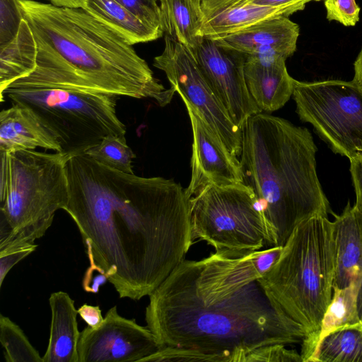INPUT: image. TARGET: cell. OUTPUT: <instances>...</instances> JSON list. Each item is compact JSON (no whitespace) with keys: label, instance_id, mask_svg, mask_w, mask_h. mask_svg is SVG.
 Segmentation results:
<instances>
[{"label":"cell","instance_id":"16","mask_svg":"<svg viewBox=\"0 0 362 362\" xmlns=\"http://www.w3.org/2000/svg\"><path fill=\"white\" fill-rule=\"evenodd\" d=\"M332 221L334 252L333 288L362 279V212L348 202Z\"/></svg>","mask_w":362,"mask_h":362},{"label":"cell","instance_id":"29","mask_svg":"<svg viewBox=\"0 0 362 362\" xmlns=\"http://www.w3.org/2000/svg\"><path fill=\"white\" fill-rule=\"evenodd\" d=\"M327 19L344 26H354L359 21L360 8L355 0H325Z\"/></svg>","mask_w":362,"mask_h":362},{"label":"cell","instance_id":"13","mask_svg":"<svg viewBox=\"0 0 362 362\" xmlns=\"http://www.w3.org/2000/svg\"><path fill=\"white\" fill-rule=\"evenodd\" d=\"M190 119L193 142L192 175L185 188L189 199L209 185L230 186L244 183L238 157L232 154L201 113L184 103Z\"/></svg>","mask_w":362,"mask_h":362},{"label":"cell","instance_id":"23","mask_svg":"<svg viewBox=\"0 0 362 362\" xmlns=\"http://www.w3.org/2000/svg\"><path fill=\"white\" fill-rule=\"evenodd\" d=\"M360 322H362V279L344 288H333L332 300L317 333V344L329 332Z\"/></svg>","mask_w":362,"mask_h":362},{"label":"cell","instance_id":"32","mask_svg":"<svg viewBox=\"0 0 362 362\" xmlns=\"http://www.w3.org/2000/svg\"><path fill=\"white\" fill-rule=\"evenodd\" d=\"M245 2L267 7H272L285 10L293 13L303 11L305 5L310 1H319L320 0H243Z\"/></svg>","mask_w":362,"mask_h":362},{"label":"cell","instance_id":"34","mask_svg":"<svg viewBox=\"0 0 362 362\" xmlns=\"http://www.w3.org/2000/svg\"><path fill=\"white\" fill-rule=\"evenodd\" d=\"M78 314L91 328L98 327L104 320L101 310L98 305L85 303L78 309Z\"/></svg>","mask_w":362,"mask_h":362},{"label":"cell","instance_id":"36","mask_svg":"<svg viewBox=\"0 0 362 362\" xmlns=\"http://www.w3.org/2000/svg\"><path fill=\"white\" fill-rule=\"evenodd\" d=\"M54 6L69 8H83L87 0H47Z\"/></svg>","mask_w":362,"mask_h":362},{"label":"cell","instance_id":"20","mask_svg":"<svg viewBox=\"0 0 362 362\" xmlns=\"http://www.w3.org/2000/svg\"><path fill=\"white\" fill-rule=\"evenodd\" d=\"M37 45L23 19L16 35L0 45V95L13 82L32 73L37 65Z\"/></svg>","mask_w":362,"mask_h":362},{"label":"cell","instance_id":"28","mask_svg":"<svg viewBox=\"0 0 362 362\" xmlns=\"http://www.w3.org/2000/svg\"><path fill=\"white\" fill-rule=\"evenodd\" d=\"M303 362L300 354L286 348V345L275 344L258 347L249 352L244 362Z\"/></svg>","mask_w":362,"mask_h":362},{"label":"cell","instance_id":"24","mask_svg":"<svg viewBox=\"0 0 362 362\" xmlns=\"http://www.w3.org/2000/svg\"><path fill=\"white\" fill-rule=\"evenodd\" d=\"M309 362H362V322L340 327L323 337Z\"/></svg>","mask_w":362,"mask_h":362},{"label":"cell","instance_id":"2","mask_svg":"<svg viewBox=\"0 0 362 362\" xmlns=\"http://www.w3.org/2000/svg\"><path fill=\"white\" fill-rule=\"evenodd\" d=\"M147 327L162 347L197 351L211 362H244L266 345L302 342L305 329L238 267L211 254L184 259L148 296Z\"/></svg>","mask_w":362,"mask_h":362},{"label":"cell","instance_id":"3","mask_svg":"<svg viewBox=\"0 0 362 362\" xmlns=\"http://www.w3.org/2000/svg\"><path fill=\"white\" fill-rule=\"evenodd\" d=\"M317 151L307 128L281 117L262 112L243 128L244 184L260 203L275 246H284L305 221L331 212L317 173Z\"/></svg>","mask_w":362,"mask_h":362},{"label":"cell","instance_id":"27","mask_svg":"<svg viewBox=\"0 0 362 362\" xmlns=\"http://www.w3.org/2000/svg\"><path fill=\"white\" fill-rule=\"evenodd\" d=\"M23 20L18 0H0V45L16 35Z\"/></svg>","mask_w":362,"mask_h":362},{"label":"cell","instance_id":"8","mask_svg":"<svg viewBox=\"0 0 362 362\" xmlns=\"http://www.w3.org/2000/svg\"><path fill=\"white\" fill-rule=\"evenodd\" d=\"M189 216L193 241L216 252L240 256L275 246L262 206L244 183L206 187L189 199Z\"/></svg>","mask_w":362,"mask_h":362},{"label":"cell","instance_id":"15","mask_svg":"<svg viewBox=\"0 0 362 362\" xmlns=\"http://www.w3.org/2000/svg\"><path fill=\"white\" fill-rule=\"evenodd\" d=\"M286 59L276 55H247L244 74L247 90L261 110L272 112L281 108L293 92Z\"/></svg>","mask_w":362,"mask_h":362},{"label":"cell","instance_id":"9","mask_svg":"<svg viewBox=\"0 0 362 362\" xmlns=\"http://www.w3.org/2000/svg\"><path fill=\"white\" fill-rule=\"evenodd\" d=\"M299 118L313 125L332 151L349 160L362 155V87L354 81L294 80Z\"/></svg>","mask_w":362,"mask_h":362},{"label":"cell","instance_id":"5","mask_svg":"<svg viewBox=\"0 0 362 362\" xmlns=\"http://www.w3.org/2000/svg\"><path fill=\"white\" fill-rule=\"evenodd\" d=\"M37 65L0 95L31 110L59 140L67 156L84 153L105 136H125L116 112L117 95L100 90L47 43L35 36Z\"/></svg>","mask_w":362,"mask_h":362},{"label":"cell","instance_id":"11","mask_svg":"<svg viewBox=\"0 0 362 362\" xmlns=\"http://www.w3.org/2000/svg\"><path fill=\"white\" fill-rule=\"evenodd\" d=\"M201 72L240 129L254 115L262 112L246 85L244 67L247 54L202 37L189 49Z\"/></svg>","mask_w":362,"mask_h":362},{"label":"cell","instance_id":"1","mask_svg":"<svg viewBox=\"0 0 362 362\" xmlns=\"http://www.w3.org/2000/svg\"><path fill=\"white\" fill-rule=\"evenodd\" d=\"M64 211L81 235L90 265L119 298L149 296L193 243L189 199L174 180L108 168L84 153L65 163Z\"/></svg>","mask_w":362,"mask_h":362},{"label":"cell","instance_id":"38","mask_svg":"<svg viewBox=\"0 0 362 362\" xmlns=\"http://www.w3.org/2000/svg\"></svg>","mask_w":362,"mask_h":362},{"label":"cell","instance_id":"33","mask_svg":"<svg viewBox=\"0 0 362 362\" xmlns=\"http://www.w3.org/2000/svg\"><path fill=\"white\" fill-rule=\"evenodd\" d=\"M350 160V172L356 193L354 206L362 212V155L356 156Z\"/></svg>","mask_w":362,"mask_h":362},{"label":"cell","instance_id":"10","mask_svg":"<svg viewBox=\"0 0 362 362\" xmlns=\"http://www.w3.org/2000/svg\"><path fill=\"white\" fill-rule=\"evenodd\" d=\"M164 40L163 51L154 58L153 66L165 74L170 88L201 113L229 151L239 158L243 130L230 119L189 50L168 35Z\"/></svg>","mask_w":362,"mask_h":362},{"label":"cell","instance_id":"35","mask_svg":"<svg viewBox=\"0 0 362 362\" xmlns=\"http://www.w3.org/2000/svg\"><path fill=\"white\" fill-rule=\"evenodd\" d=\"M107 280L106 276L99 272L86 270L83 279V288L89 293H97L100 286Z\"/></svg>","mask_w":362,"mask_h":362},{"label":"cell","instance_id":"30","mask_svg":"<svg viewBox=\"0 0 362 362\" xmlns=\"http://www.w3.org/2000/svg\"><path fill=\"white\" fill-rule=\"evenodd\" d=\"M144 23L160 29L163 21L158 0H116Z\"/></svg>","mask_w":362,"mask_h":362},{"label":"cell","instance_id":"18","mask_svg":"<svg viewBox=\"0 0 362 362\" xmlns=\"http://www.w3.org/2000/svg\"><path fill=\"white\" fill-rule=\"evenodd\" d=\"M201 8L202 35L209 37L229 34L269 18L291 16L283 9L243 0H201Z\"/></svg>","mask_w":362,"mask_h":362},{"label":"cell","instance_id":"14","mask_svg":"<svg viewBox=\"0 0 362 362\" xmlns=\"http://www.w3.org/2000/svg\"><path fill=\"white\" fill-rule=\"evenodd\" d=\"M299 31L298 25L288 17L278 16L209 38L247 55H276L287 59L296 50Z\"/></svg>","mask_w":362,"mask_h":362},{"label":"cell","instance_id":"6","mask_svg":"<svg viewBox=\"0 0 362 362\" xmlns=\"http://www.w3.org/2000/svg\"><path fill=\"white\" fill-rule=\"evenodd\" d=\"M334 276L332 221L315 216L293 231L277 261L258 279L268 297L308 332L300 351L304 362L309 361L317 346L332 297Z\"/></svg>","mask_w":362,"mask_h":362},{"label":"cell","instance_id":"19","mask_svg":"<svg viewBox=\"0 0 362 362\" xmlns=\"http://www.w3.org/2000/svg\"><path fill=\"white\" fill-rule=\"evenodd\" d=\"M52 313L48 346L43 362H79L78 344L81 332L74 300L64 291L51 293Z\"/></svg>","mask_w":362,"mask_h":362},{"label":"cell","instance_id":"12","mask_svg":"<svg viewBox=\"0 0 362 362\" xmlns=\"http://www.w3.org/2000/svg\"><path fill=\"white\" fill-rule=\"evenodd\" d=\"M159 349L149 328L121 316L116 305L100 326L82 330L78 344L79 362H141Z\"/></svg>","mask_w":362,"mask_h":362},{"label":"cell","instance_id":"31","mask_svg":"<svg viewBox=\"0 0 362 362\" xmlns=\"http://www.w3.org/2000/svg\"><path fill=\"white\" fill-rule=\"evenodd\" d=\"M37 247L34 243L0 250V287L11 268L34 252Z\"/></svg>","mask_w":362,"mask_h":362},{"label":"cell","instance_id":"26","mask_svg":"<svg viewBox=\"0 0 362 362\" xmlns=\"http://www.w3.org/2000/svg\"><path fill=\"white\" fill-rule=\"evenodd\" d=\"M0 342L6 362H43L21 328L9 317L0 315Z\"/></svg>","mask_w":362,"mask_h":362},{"label":"cell","instance_id":"21","mask_svg":"<svg viewBox=\"0 0 362 362\" xmlns=\"http://www.w3.org/2000/svg\"><path fill=\"white\" fill-rule=\"evenodd\" d=\"M82 8L119 33L132 45L153 41L164 34L160 29L144 23L116 0H87Z\"/></svg>","mask_w":362,"mask_h":362},{"label":"cell","instance_id":"7","mask_svg":"<svg viewBox=\"0 0 362 362\" xmlns=\"http://www.w3.org/2000/svg\"><path fill=\"white\" fill-rule=\"evenodd\" d=\"M0 250L34 244L69 201L67 156L21 150L0 153Z\"/></svg>","mask_w":362,"mask_h":362},{"label":"cell","instance_id":"22","mask_svg":"<svg viewBox=\"0 0 362 362\" xmlns=\"http://www.w3.org/2000/svg\"><path fill=\"white\" fill-rule=\"evenodd\" d=\"M165 35L191 49L202 37L201 0H158Z\"/></svg>","mask_w":362,"mask_h":362},{"label":"cell","instance_id":"25","mask_svg":"<svg viewBox=\"0 0 362 362\" xmlns=\"http://www.w3.org/2000/svg\"><path fill=\"white\" fill-rule=\"evenodd\" d=\"M84 154L108 168L134 174L133 160L136 155L127 145L125 136L107 135Z\"/></svg>","mask_w":362,"mask_h":362},{"label":"cell","instance_id":"17","mask_svg":"<svg viewBox=\"0 0 362 362\" xmlns=\"http://www.w3.org/2000/svg\"><path fill=\"white\" fill-rule=\"evenodd\" d=\"M42 148L62 153L54 134L29 108L18 104L0 112V153Z\"/></svg>","mask_w":362,"mask_h":362},{"label":"cell","instance_id":"37","mask_svg":"<svg viewBox=\"0 0 362 362\" xmlns=\"http://www.w3.org/2000/svg\"><path fill=\"white\" fill-rule=\"evenodd\" d=\"M354 76L353 81L362 87V48L354 62Z\"/></svg>","mask_w":362,"mask_h":362},{"label":"cell","instance_id":"4","mask_svg":"<svg viewBox=\"0 0 362 362\" xmlns=\"http://www.w3.org/2000/svg\"><path fill=\"white\" fill-rule=\"evenodd\" d=\"M34 35L84 80L107 93L168 105L175 93L154 76L126 39L82 8L18 0Z\"/></svg>","mask_w":362,"mask_h":362}]
</instances>
